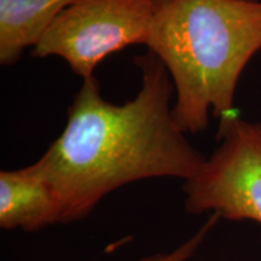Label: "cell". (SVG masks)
I'll use <instances>...</instances> for the list:
<instances>
[{
    "instance_id": "277c9868",
    "label": "cell",
    "mask_w": 261,
    "mask_h": 261,
    "mask_svg": "<svg viewBox=\"0 0 261 261\" xmlns=\"http://www.w3.org/2000/svg\"><path fill=\"white\" fill-rule=\"evenodd\" d=\"M218 148L182 184L185 210L261 225V123L236 114L220 120Z\"/></svg>"
},
{
    "instance_id": "7a4b0ae2",
    "label": "cell",
    "mask_w": 261,
    "mask_h": 261,
    "mask_svg": "<svg viewBox=\"0 0 261 261\" xmlns=\"http://www.w3.org/2000/svg\"><path fill=\"white\" fill-rule=\"evenodd\" d=\"M146 46L174 85L175 122L187 135L203 132L211 114H234L238 81L261 50V0H169Z\"/></svg>"
},
{
    "instance_id": "3957f363",
    "label": "cell",
    "mask_w": 261,
    "mask_h": 261,
    "mask_svg": "<svg viewBox=\"0 0 261 261\" xmlns=\"http://www.w3.org/2000/svg\"><path fill=\"white\" fill-rule=\"evenodd\" d=\"M160 8L156 0H76L33 47L34 57H60L83 79L130 45H146Z\"/></svg>"
},
{
    "instance_id": "6da1fadb",
    "label": "cell",
    "mask_w": 261,
    "mask_h": 261,
    "mask_svg": "<svg viewBox=\"0 0 261 261\" xmlns=\"http://www.w3.org/2000/svg\"><path fill=\"white\" fill-rule=\"evenodd\" d=\"M142 86L123 104L107 100L98 80L83 79L61 136L37 165L56 194L61 224L84 220L106 196L152 178H194L205 158L173 116L174 93L154 52L135 58Z\"/></svg>"
},
{
    "instance_id": "52a82bcc",
    "label": "cell",
    "mask_w": 261,
    "mask_h": 261,
    "mask_svg": "<svg viewBox=\"0 0 261 261\" xmlns=\"http://www.w3.org/2000/svg\"><path fill=\"white\" fill-rule=\"evenodd\" d=\"M219 220L220 218L218 215L211 214L210 219L205 221L191 237L181 242L174 249L168 250V252L154 253L151 255L143 256L135 261H190L203 244L212 228L218 224Z\"/></svg>"
},
{
    "instance_id": "8992f818",
    "label": "cell",
    "mask_w": 261,
    "mask_h": 261,
    "mask_svg": "<svg viewBox=\"0 0 261 261\" xmlns=\"http://www.w3.org/2000/svg\"><path fill=\"white\" fill-rule=\"evenodd\" d=\"M76 0H0V64H16Z\"/></svg>"
},
{
    "instance_id": "ba28073f",
    "label": "cell",
    "mask_w": 261,
    "mask_h": 261,
    "mask_svg": "<svg viewBox=\"0 0 261 261\" xmlns=\"http://www.w3.org/2000/svg\"><path fill=\"white\" fill-rule=\"evenodd\" d=\"M156 2L159 3V5L161 6L162 4H165V3H167V2H169V0H156Z\"/></svg>"
},
{
    "instance_id": "5b68a950",
    "label": "cell",
    "mask_w": 261,
    "mask_h": 261,
    "mask_svg": "<svg viewBox=\"0 0 261 261\" xmlns=\"http://www.w3.org/2000/svg\"><path fill=\"white\" fill-rule=\"evenodd\" d=\"M61 224V205L37 163L0 172V227L38 232Z\"/></svg>"
}]
</instances>
